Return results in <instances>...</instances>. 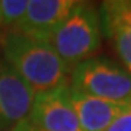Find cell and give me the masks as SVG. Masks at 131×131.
<instances>
[{"label":"cell","mask_w":131,"mask_h":131,"mask_svg":"<svg viewBox=\"0 0 131 131\" xmlns=\"http://www.w3.org/2000/svg\"><path fill=\"white\" fill-rule=\"evenodd\" d=\"M6 63L37 93L67 86L71 69L61 60L48 42L9 31L2 37Z\"/></svg>","instance_id":"cell-1"},{"label":"cell","mask_w":131,"mask_h":131,"mask_svg":"<svg viewBox=\"0 0 131 131\" xmlns=\"http://www.w3.org/2000/svg\"><path fill=\"white\" fill-rule=\"evenodd\" d=\"M101 18L93 6L77 2L69 16L47 37L52 50L71 69L92 58L101 47Z\"/></svg>","instance_id":"cell-2"},{"label":"cell","mask_w":131,"mask_h":131,"mask_svg":"<svg viewBox=\"0 0 131 131\" xmlns=\"http://www.w3.org/2000/svg\"><path fill=\"white\" fill-rule=\"evenodd\" d=\"M70 88L112 102L131 99V74L106 58H89L71 69Z\"/></svg>","instance_id":"cell-3"},{"label":"cell","mask_w":131,"mask_h":131,"mask_svg":"<svg viewBox=\"0 0 131 131\" xmlns=\"http://www.w3.org/2000/svg\"><path fill=\"white\" fill-rule=\"evenodd\" d=\"M28 119L41 131H83L69 101V84L35 95Z\"/></svg>","instance_id":"cell-4"},{"label":"cell","mask_w":131,"mask_h":131,"mask_svg":"<svg viewBox=\"0 0 131 131\" xmlns=\"http://www.w3.org/2000/svg\"><path fill=\"white\" fill-rule=\"evenodd\" d=\"M35 92L16 71L0 58V131H10L26 119Z\"/></svg>","instance_id":"cell-5"},{"label":"cell","mask_w":131,"mask_h":131,"mask_svg":"<svg viewBox=\"0 0 131 131\" xmlns=\"http://www.w3.org/2000/svg\"><path fill=\"white\" fill-rule=\"evenodd\" d=\"M76 5L74 0H28L26 12L15 31L45 41Z\"/></svg>","instance_id":"cell-6"},{"label":"cell","mask_w":131,"mask_h":131,"mask_svg":"<svg viewBox=\"0 0 131 131\" xmlns=\"http://www.w3.org/2000/svg\"><path fill=\"white\" fill-rule=\"evenodd\" d=\"M69 101L74 109L83 131H106L125 102H112L86 93H80L69 86Z\"/></svg>","instance_id":"cell-7"},{"label":"cell","mask_w":131,"mask_h":131,"mask_svg":"<svg viewBox=\"0 0 131 131\" xmlns=\"http://www.w3.org/2000/svg\"><path fill=\"white\" fill-rule=\"evenodd\" d=\"M99 18L101 24L119 25L131 32V0L103 2Z\"/></svg>","instance_id":"cell-8"},{"label":"cell","mask_w":131,"mask_h":131,"mask_svg":"<svg viewBox=\"0 0 131 131\" xmlns=\"http://www.w3.org/2000/svg\"><path fill=\"white\" fill-rule=\"evenodd\" d=\"M101 28L114 44V48L119 56L125 70L131 74V32L119 25L101 24Z\"/></svg>","instance_id":"cell-9"},{"label":"cell","mask_w":131,"mask_h":131,"mask_svg":"<svg viewBox=\"0 0 131 131\" xmlns=\"http://www.w3.org/2000/svg\"><path fill=\"white\" fill-rule=\"evenodd\" d=\"M28 7V0H0V26H18Z\"/></svg>","instance_id":"cell-10"},{"label":"cell","mask_w":131,"mask_h":131,"mask_svg":"<svg viewBox=\"0 0 131 131\" xmlns=\"http://www.w3.org/2000/svg\"><path fill=\"white\" fill-rule=\"evenodd\" d=\"M106 131H131V99L125 102L122 111L117 115Z\"/></svg>","instance_id":"cell-11"},{"label":"cell","mask_w":131,"mask_h":131,"mask_svg":"<svg viewBox=\"0 0 131 131\" xmlns=\"http://www.w3.org/2000/svg\"><path fill=\"white\" fill-rule=\"evenodd\" d=\"M10 131H41V130L37 128V127L26 118V119H24V121H20L19 124H16Z\"/></svg>","instance_id":"cell-12"}]
</instances>
